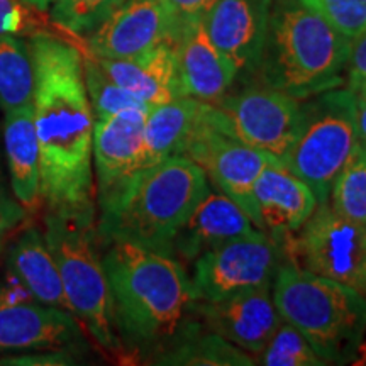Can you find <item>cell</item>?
<instances>
[{"label":"cell","instance_id":"obj_1","mask_svg":"<svg viewBox=\"0 0 366 366\" xmlns=\"http://www.w3.org/2000/svg\"><path fill=\"white\" fill-rule=\"evenodd\" d=\"M33 109L41 157V197L48 210L97 214L94 126L84 54L51 33L29 38Z\"/></svg>","mask_w":366,"mask_h":366},{"label":"cell","instance_id":"obj_2","mask_svg":"<svg viewBox=\"0 0 366 366\" xmlns=\"http://www.w3.org/2000/svg\"><path fill=\"white\" fill-rule=\"evenodd\" d=\"M114 329L124 358L153 363L200 326L194 282L185 264L159 249L129 241L104 244Z\"/></svg>","mask_w":366,"mask_h":366},{"label":"cell","instance_id":"obj_3","mask_svg":"<svg viewBox=\"0 0 366 366\" xmlns=\"http://www.w3.org/2000/svg\"><path fill=\"white\" fill-rule=\"evenodd\" d=\"M209 189L202 168L185 157L141 168L95 204L99 241H129L167 253L178 227Z\"/></svg>","mask_w":366,"mask_h":366},{"label":"cell","instance_id":"obj_4","mask_svg":"<svg viewBox=\"0 0 366 366\" xmlns=\"http://www.w3.org/2000/svg\"><path fill=\"white\" fill-rule=\"evenodd\" d=\"M351 43L302 0H273L258 73L264 85L305 100L345 85Z\"/></svg>","mask_w":366,"mask_h":366},{"label":"cell","instance_id":"obj_5","mask_svg":"<svg viewBox=\"0 0 366 366\" xmlns=\"http://www.w3.org/2000/svg\"><path fill=\"white\" fill-rule=\"evenodd\" d=\"M282 320L299 329L327 365L353 361L366 334V299L287 258L272 283Z\"/></svg>","mask_w":366,"mask_h":366},{"label":"cell","instance_id":"obj_6","mask_svg":"<svg viewBox=\"0 0 366 366\" xmlns=\"http://www.w3.org/2000/svg\"><path fill=\"white\" fill-rule=\"evenodd\" d=\"M43 234L56 262L70 312L100 350L126 360L114 329L111 288L99 251L97 214L46 210Z\"/></svg>","mask_w":366,"mask_h":366},{"label":"cell","instance_id":"obj_7","mask_svg":"<svg viewBox=\"0 0 366 366\" xmlns=\"http://www.w3.org/2000/svg\"><path fill=\"white\" fill-rule=\"evenodd\" d=\"M300 104L299 134L282 163L307 183L319 204H327L334 180L358 146L356 97L337 86Z\"/></svg>","mask_w":366,"mask_h":366},{"label":"cell","instance_id":"obj_8","mask_svg":"<svg viewBox=\"0 0 366 366\" xmlns=\"http://www.w3.org/2000/svg\"><path fill=\"white\" fill-rule=\"evenodd\" d=\"M283 258L353 288L366 299V226L319 204L299 231L280 241Z\"/></svg>","mask_w":366,"mask_h":366},{"label":"cell","instance_id":"obj_9","mask_svg":"<svg viewBox=\"0 0 366 366\" xmlns=\"http://www.w3.org/2000/svg\"><path fill=\"white\" fill-rule=\"evenodd\" d=\"M182 157L199 164L210 185L234 200L258 226L253 200L254 182L267 164L280 159L231 134L216 105L207 102L204 104L199 124L187 141Z\"/></svg>","mask_w":366,"mask_h":366},{"label":"cell","instance_id":"obj_10","mask_svg":"<svg viewBox=\"0 0 366 366\" xmlns=\"http://www.w3.org/2000/svg\"><path fill=\"white\" fill-rule=\"evenodd\" d=\"M84 327L68 310L39 304L11 277L0 278V355L79 351Z\"/></svg>","mask_w":366,"mask_h":366},{"label":"cell","instance_id":"obj_11","mask_svg":"<svg viewBox=\"0 0 366 366\" xmlns=\"http://www.w3.org/2000/svg\"><path fill=\"white\" fill-rule=\"evenodd\" d=\"M214 105L231 134L280 162L292 149L299 134L300 100L268 85L227 94Z\"/></svg>","mask_w":366,"mask_h":366},{"label":"cell","instance_id":"obj_12","mask_svg":"<svg viewBox=\"0 0 366 366\" xmlns=\"http://www.w3.org/2000/svg\"><path fill=\"white\" fill-rule=\"evenodd\" d=\"M282 259V244L268 234L229 241L192 263L197 297L214 302L254 288L272 287Z\"/></svg>","mask_w":366,"mask_h":366},{"label":"cell","instance_id":"obj_13","mask_svg":"<svg viewBox=\"0 0 366 366\" xmlns=\"http://www.w3.org/2000/svg\"><path fill=\"white\" fill-rule=\"evenodd\" d=\"M178 31L167 0H124L85 36V51L107 59L134 58L159 44L173 46Z\"/></svg>","mask_w":366,"mask_h":366},{"label":"cell","instance_id":"obj_14","mask_svg":"<svg viewBox=\"0 0 366 366\" xmlns=\"http://www.w3.org/2000/svg\"><path fill=\"white\" fill-rule=\"evenodd\" d=\"M195 312L205 329L241 347L254 360L282 322L272 287L254 288L214 302L199 299Z\"/></svg>","mask_w":366,"mask_h":366},{"label":"cell","instance_id":"obj_15","mask_svg":"<svg viewBox=\"0 0 366 366\" xmlns=\"http://www.w3.org/2000/svg\"><path fill=\"white\" fill-rule=\"evenodd\" d=\"M264 232L251 221L234 200L210 185L187 221L178 227L168 244L167 253L182 264H192L199 256L246 236Z\"/></svg>","mask_w":366,"mask_h":366},{"label":"cell","instance_id":"obj_16","mask_svg":"<svg viewBox=\"0 0 366 366\" xmlns=\"http://www.w3.org/2000/svg\"><path fill=\"white\" fill-rule=\"evenodd\" d=\"M148 111L129 109L94 126L95 204L144 168V119Z\"/></svg>","mask_w":366,"mask_h":366},{"label":"cell","instance_id":"obj_17","mask_svg":"<svg viewBox=\"0 0 366 366\" xmlns=\"http://www.w3.org/2000/svg\"><path fill=\"white\" fill-rule=\"evenodd\" d=\"M273 0H217L204 16V27L237 73L254 75L262 63Z\"/></svg>","mask_w":366,"mask_h":366},{"label":"cell","instance_id":"obj_18","mask_svg":"<svg viewBox=\"0 0 366 366\" xmlns=\"http://www.w3.org/2000/svg\"><path fill=\"white\" fill-rule=\"evenodd\" d=\"M173 48L183 95L207 104H217L226 97L239 73L210 41L202 19L183 24Z\"/></svg>","mask_w":366,"mask_h":366},{"label":"cell","instance_id":"obj_19","mask_svg":"<svg viewBox=\"0 0 366 366\" xmlns=\"http://www.w3.org/2000/svg\"><path fill=\"white\" fill-rule=\"evenodd\" d=\"M253 200L259 229L278 242L299 231L319 205L307 183L288 172L282 162L267 164L259 173Z\"/></svg>","mask_w":366,"mask_h":366},{"label":"cell","instance_id":"obj_20","mask_svg":"<svg viewBox=\"0 0 366 366\" xmlns=\"http://www.w3.org/2000/svg\"><path fill=\"white\" fill-rule=\"evenodd\" d=\"M4 158L12 197L22 210L36 212L41 197V157L33 102L4 111Z\"/></svg>","mask_w":366,"mask_h":366},{"label":"cell","instance_id":"obj_21","mask_svg":"<svg viewBox=\"0 0 366 366\" xmlns=\"http://www.w3.org/2000/svg\"><path fill=\"white\" fill-rule=\"evenodd\" d=\"M94 58L109 79L144 102L149 109L183 95L175 48L172 44H159L134 58Z\"/></svg>","mask_w":366,"mask_h":366},{"label":"cell","instance_id":"obj_22","mask_svg":"<svg viewBox=\"0 0 366 366\" xmlns=\"http://www.w3.org/2000/svg\"><path fill=\"white\" fill-rule=\"evenodd\" d=\"M7 274L36 302L70 312L56 262L39 227L22 229L7 249Z\"/></svg>","mask_w":366,"mask_h":366},{"label":"cell","instance_id":"obj_23","mask_svg":"<svg viewBox=\"0 0 366 366\" xmlns=\"http://www.w3.org/2000/svg\"><path fill=\"white\" fill-rule=\"evenodd\" d=\"M204 104L182 95L149 109L144 119V167L182 157L187 141L199 124Z\"/></svg>","mask_w":366,"mask_h":366},{"label":"cell","instance_id":"obj_24","mask_svg":"<svg viewBox=\"0 0 366 366\" xmlns=\"http://www.w3.org/2000/svg\"><path fill=\"white\" fill-rule=\"evenodd\" d=\"M167 366H253L256 360L202 324L153 360Z\"/></svg>","mask_w":366,"mask_h":366},{"label":"cell","instance_id":"obj_25","mask_svg":"<svg viewBox=\"0 0 366 366\" xmlns=\"http://www.w3.org/2000/svg\"><path fill=\"white\" fill-rule=\"evenodd\" d=\"M33 61L29 43L0 36V107L4 111L33 102Z\"/></svg>","mask_w":366,"mask_h":366},{"label":"cell","instance_id":"obj_26","mask_svg":"<svg viewBox=\"0 0 366 366\" xmlns=\"http://www.w3.org/2000/svg\"><path fill=\"white\" fill-rule=\"evenodd\" d=\"M327 204L340 216L366 226V151L360 146L334 180Z\"/></svg>","mask_w":366,"mask_h":366},{"label":"cell","instance_id":"obj_27","mask_svg":"<svg viewBox=\"0 0 366 366\" xmlns=\"http://www.w3.org/2000/svg\"><path fill=\"white\" fill-rule=\"evenodd\" d=\"M81 54H84L85 89L95 121L107 119L114 114L129 111V109L149 111V107L144 102H141L139 99L134 97L127 90L121 89L116 81L109 79L100 68L97 59L92 56L89 51H84Z\"/></svg>","mask_w":366,"mask_h":366},{"label":"cell","instance_id":"obj_28","mask_svg":"<svg viewBox=\"0 0 366 366\" xmlns=\"http://www.w3.org/2000/svg\"><path fill=\"white\" fill-rule=\"evenodd\" d=\"M263 366H326L327 363L310 346L299 329L282 320L263 351L256 356Z\"/></svg>","mask_w":366,"mask_h":366},{"label":"cell","instance_id":"obj_29","mask_svg":"<svg viewBox=\"0 0 366 366\" xmlns=\"http://www.w3.org/2000/svg\"><path fill=\"white\" fill-rule=\"evenodd\" d=\"M124 0H56L51 7L53 24L73 36H89Z\"/></svg>","mask_w":366,"mask_h":366},{"label":"cell","instance_id":"obj_30","mask_svg":"<svg viewBox=\"0 0 366 366\" xmlns=\"http://www.w3.org/2000/svg\"><path fill=\"white\" fill-rule=\"evenodd\" d=\"M350 41L366 33V0H302Z\"/></svg>","mask_w":366,"mask_h":366},{"label":"cell","instance_id":"obj_31","mask_svg":"<svg viewBox=\"0 0 366 366\" xmlns=\"http://www.w3.org/2000/svg\"><path fill=\"white\" fill-rule=\"evenodd\" d=\"M43 14L24 0H0V36L33 38L48 33Z\"/></svg>","mask_w":366,"mask_h":366},{"label":"cell","instance_id":"obj_32","mask_svg":"<svg viewBox=\"0 0 366 366\" xmlns=\"http://www.w3.org/2000/svg\"><path fill=\"white\" fill-rule=\"evenodd\" d=\"M345 79L346 89H350L355 95L366 94V33L351 43Z\"/></svg>","mask_w":366,"mask_h":366},{"label":"cell","instance_id":"obj_33","mask_svg":"<svg viewBox=\"0 0 366 366\" xmlns=\"http://www.w3.org/2000/svg\"><path fill=\"white\" fill-rule=\"evenodd\" d=\"M216 2L217 0H167L178 27L190 21L204 19L205 14L214 7Z\"/></svg>","mask_w":366,"mask_h":366},{"label":"cell","instance_id":"obj_34","mask_svg":"<svg viewBox=\"0 0 366 366\" xmlns=\"http://www.w3.org/2000/svg\"><path fill=\"white\" fill-rule=\"evenodd\" d=\"M24 217V210L16 199L9 194V189L6 185V177H4V164H2V154H0V219L6 224L7 229L16 226L21 219Z\"/></svg>","mask_w":366,"mask_h":366},{"label":"cell","instance_id":"obj_35","mask_svg":"<svg viewBox=\"0 0 366 366\" xmlns=\"http://www.w3.org/2000/svg\"><path fill=\"white\" fill-rule=\"evenodd\" d=\"M356 97V129H358V146L366 151V94Z\"/></svg>","mask_w":366,"mask_h":366},{"label":"cell","instance_id":"obj_36","mask_svg":"<svg viewBox=\"0 0 366 366\" xmlns=\"http://www.w3.org/2000/svg\"><path fill=\"white\" fill-rule=\"evenodd\" d=\"M351 365L366 366V334H365L363 340H361L358 347H356V353L353 356V361H351Z\"/></svg>","mask_w":366,"mask_h":366},{"label":"cell","instance_id":"obj_37","mask_svg":"<svg viewBox=\"0 0 366 366\" xmlns=\"http://www.w3.org/2000/svg\"><path fill=\"white\" fill-rule=\"evenodd\" d=\"M24 2L31 4V6L36 7V9H39V11L48 12L49 9L53 7V4L56 2V0H24Z\"/></svg>","mask_w":366,"mask_h":366},{"label":"cell","instance_id":"obj_38","mask_svg":"<svg viewBox=\"0 0 366 366\" xmlns=\"http://www.w3.org/2000/svg\"><path fill=\"white\" fill-rule=\"evenodd\" d=\"M6 229H7V226H6V224H4L2 219H0V236H2V232L6 231Z\"/></svg>","mask_w":366,"mask_h":366}]
</instances>
